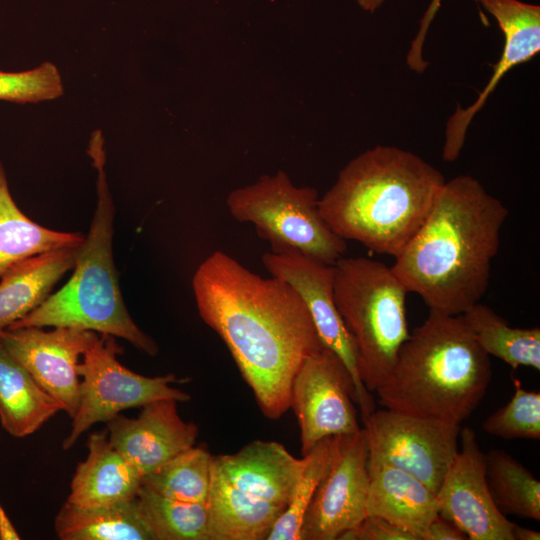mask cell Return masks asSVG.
<instances>
[{
	"label": "cell",
	"instance_id": "6da1fadb",
	"mask_svg": "<svg viewBox=\"0 0 540 540\" xmlns=\"http://www.w3.org/2000/svg\"><path fill=\"white\" fill-rule=\"evenodd\" d=\"M201 319L223 340L266 418L290 408L294 376L324 348L298 292L214 251L192 279Z\"/></svg>",
	"mask_w": 540,
	"mask_h": 540
},
{
	"label": "cell",
	"instance_id": "7a4b0ae2",
	"mask_svg": "<svg viewBox=\"0 0 540 540\" xmlns=\"http://www.w3.org/2000/svg\"><path fill=\"white\" fill-rule=\"evenodd\" d=\"M507 216L505 205L474 177L445 180L391 268L430 310L460 315L488 289Z\"/></svg>",
	"mask_w": 540,
	"mask_h": 540
},
{
	"label": "cell",
	"instance_id": "3957f363",
	"mask_svg": "<svg viewBox=\"0 0 540 540\" xmlns=\"http://www.w3.org/2000/svg\"><path fill=\"white\" fill-rule=\"evenodd\" d=\"M444 182L442 173L420 156L376 146L340 171L318 206L342 239L396 257L425 220Z\"/></svg>",
	"mask_w": 540,
	"mask_h": 540
},
{
	"label": "cell",
	"instance_id": "277c9868",
	"mask_svg": "<svg viewBox=\"0 0 540 540\" xmlns=\"http://www.w3.org/2000/svg\"><path fill=\"white\" fill-rule=\"evenodd\" d=\"M491 377L489 355L461 315L430 310L375 392L386 409L460 425L482 400Z\"/></svg>",
	"mask_w": 540,
	"mask_h": 540
},
{
	"label": "cell",
	"instance_id": "5b68a950",
	"mask_svg": "<svg viewBox=\"0 0 540 540\" xmlns=\"http://www.w3.org/2000/svg\"><path fill=\"white\" fill-rule=\"evenodd\" d=\"M88 152L97 169V204L73 274L62 288L8 329L69 327L94 331L125 339L155 356L159 352L157 343L133 321L120 291L112 250L115 207L99 134L92 139Z\"/></svg>",
	"mask_w": 540,
	"mask_h": 540
},
{
	"label": "cell",
	"instance_id": "8992f818",
	"mask_svg": "<svg viewBox=\"0 0 540 540\" xmlns=\"http://www.w3.org/2000/svg\"><path fill=\"white\" fill-rule=\"evenodd\" d=\"M305 459L281 443L255 440L212 457L209 540H265L286 509Z\"/></svg>",
	"mask_w": 540,
	"mask_h": 540
},
{
	"label": "cell",
	"instance_id": "52a82bcc",
	"mask_svg": "<svg viewBox=\"0 0 540 540\" xmlns=\"http://www.w3.org/2000/svg\"><path fill=\"white\" fill-rule=\"evenodd\" d=\"M408 291L384 263L342 257L334 265V300L351 335L360 379L369 392L386 380L409 337Z\"/></svg>",
	"mask_w": 540,
	"mask_h": 540
},
{
	"label": "cell",
	"instance_id": "ba28073f",
	"mask_svg": "<svg viewBox=\"0 0 540 540\" xmlns=\"http://www.w3.org/2000/svg\"><path fill=\"white\" fill-rule=\"evenodd\" d=\"M315 188L297 187L278 171L237 188L226 199L231 216L255 226L271 251H297L328 265L344 257L346 240L335 234L320 213Z\"/></svg>",
	"mask_w": 540,
	"mask_h": 540
},
{
	"label": "cell",
	"instance_id": "9c48e42d",
	"mask_svg": "<svg viewBox=\"0 0 540 540\" xmlns=\"http://www.w3.org/2000/svg\"><path fill=\"white\" fill-rule=\"evenodd\" d=\"M123 349L115 337L96 333L78 365L80 382L79 407L72 418V428L62 443L70 449L90 427L107 422L130 408L161 399L187 402L191 396L170 384L181 382L173 373L148 377L123 366L118 355Z\"/></svg>",
	"mask_w": 540,
	"mask_h": 540
},
{
	"label": "cell",
	"instance_id": "30bf717a",
	"mask_svg": "<svg viewBox=\"0 0 540 540\" xmlns=\"http://www.w3.org/2000/svg\"><path fill=\"white\" fill-rule=\"evenodd\" d=\"M363 423L369 464L403 470L437 493L459 449L460 425L386 408Z\"/></svg>",
	"mask_w": 540,
	"mask_h": 540
},
{
	"label": "cell",
	"instance_id": "8fae6325",
	"mask_svg": "<svg viewBox=\"0 0 540 540\" xmlns=\"http://www.w3.org/2000/svg\"><path fill=\"white\" fill-rule=\"evenodd\" d=\"M352 378L341 359L324 347L309 356L296 372L290 408L300 428L302 456L327 437L357 433V412Z\"/></svg>",
	"mask_w": 540,
	"mask_h": 540
},
{
	"label": "cell",
	"instance_id": "7c38bea8",
	"mask_svg": "<svg viewBox=\"0 0 540 540\" xmlns=\"http://www.w3.org/2000/svg\"><path fill=\"white\" fill-rule=\"evenodd\" d=\"M368 445L363 428L336 436L329 466L306 511L301 540H338L367 516Z\"/></svg>",
	"mask_w": 540,
	"mask_h": 540
},
{
	"label": "cell",
	"instance_id": "4fadbf2b",
	"mask_svg": "<svg viewBox=\"0 0 540 540\" xmlns=\"http://www.w3.org/2000/svg\"><path fill=\"white\" fill-rule=\"evenodd\" d=\"M262 263L271 276L288 282L303 299L324 347L344 363L353 381L355 402L362 420L374 410L370 392L362 383L353 339L334 300V265H328L297 251L267 252Z\"/></svg>",
	"mask_w": 540,
	"mask_h": 540
},
{
	"label": "cell",
	"instance_id": "5bb4252c",
	"mask_svg": "<svg viewBox=\"0 0 540 540\" xmlns=\"http://www.w3.org/2000/svg\"><path fill=\"white\" fill-rule=\"evenodd\" d=\"M460 447L436 493L438 514L470 540H513L515 523L494 504L485 477V453L474 430L460 429Z\"/></svg>",
	"mask_w": 540,
	"mask_h": 540
},
{
	"label": "cell",
	"instance_id": "9a60e30c",
	"mask_svg": "<svg viewBox=\"0 0 540 540\" xmlns=\"http://www.w3.org/2000/svg\"><path fill=\"white\" fill-rule=\"evenodd\" d=\"M97 332L69 327L5 329L0 342L71 418L80 402V358Z\"/></svg>",
	"mask_w": 540,
	"mask_h": 540
},
{
	"label": "cell",
	"instance_id": "2e32d148",
	"mask_svg": "<svg viewBox=\"0 0 540 540\" xmlns=\"http://www.w3.org/2000/svg\"><path fill=\"white\" fill-rule=\"evenodd\" d=\"M495 18L504 43L493 73L475 101L457 106L447 121L442 157L446 162L458 159L469 125L483 108L501 79L514 67L530 61L540 52V7L519 0H479Z\"/></svg>",
	"mask_w": 540,
	"mask_h": 540
},
{
	"label": "cell",
	"instance_id": "e0dca14e",
	"mask_svg": "<svg viewBox=\"0 0 540 540\" xmlns=\"http://www.w3.org/2000/svg\"><path fill=\"white\" fill-rule=\"evenodd\" d=\"M141 408L136 418L116 415L106 429L112 445L144 476L194 446L199 429L179 416L175 400H156Z\"/></svg>",
	"mask_w": 540,
	"mask_h": 540
},
{
	"label": "cell",
	"instance_id": "ac0fdd59",
	"mask_svg": "<svg viewBox=\"0 0 540 540\" xmlns=\"http://www.w3.org/2000/svg\"><path fill=\"white\" fill-rule=\"evenodd\" d=\"M87 448L72 477L68 502L93 507L137 497L143 475L112 445L107 429L90 433Z\"/></svg>",
	"mask_w": 540,
	"mask_h": 540
},
{
	"label": "cell",
	"instance_id": "d6986e66",
	"mask_svg": "<svg viewBox=\"0 0 540 540\" xmlns=\"http://www.w3.org/2000/svg\"><path fill=\"white\" fill-rule=\"evenodd\" d=\"M367 515H377L422 540L438 514L436 493L411 474L383 464H369Z\"/></svg>",
	"mask_w": 540,
	"mask_h": 540
},
{
	"label": "cell",
	"instance_id": "ffe728a7",
	"mask_svg": "<svg viewBox=\"0 0 540 540\" xmlns=\"http://www.w3.org/2000/svg\"><path fill=\"white\" fill-rule=\"evenodd\" d=\"M81 245L32 256L14 264L0 277V332L51 294L65 273L73 269Z\"/></svg>",
	"mask_w": 540,
	"mask_h": 540
},
{
	"label": "cell",
	"instance_id": "44dd1931",
	"mask_svg": "<svg viewBox=\"0 0 540 540\" xmlns=\"http://www.w3.org/2000/svg\"><path fill=\"white\" fill-rule=\"evenodd\" d=\"M61 404L15 360L0 342V423L16 438L36 432Z\"/></svg>",
	"mask_w": 540,
	"mask_h": 540
},
{
	"label": "cell",
	"instance_id": "7402d4cb",
	"mask_svg": "<svg viewBox=\"0 0 540 540\" xmlns=\"http://www.w3.org/2000/svg\"><path fill=\"white\" fill-rule=\"evenodd\" d=\"M54 527L61 540H153L137 497L93 507L66 501Z\"/></svg>",
	"mask_w": 540,
	"mask_h": 540
},
{
	"label": "cell",
	"instance_id": "603a6c76",
	"mask_svg": "<svg viewBox=\"0 0 540 540\" xmlns=\"http://www.w3.org/2000/svg\"><path fill=\"white\" fill-rule=\"evenodd\" d=\"M84 239L81 232L52 230L28 218L10 193L0 161V277L22 260L51 250L80 246Z\"/></svg>",
	"mask_w": 540,
	"mask_h": 540
},
{
	"label": "cell",
	"instance_id": "cb8c5ba5",
	"mask_svg": "<svg viewBox=\"0 0 540 540\" xmlns=\"http://www.w3.org/2000/svg\"><path fill=\"white\" fill-rule=\"evenodd\" d=\"M482 350L513 369L540 370V328L512 327L490 307L480 302L460 314Z\"/></svg>",
	"mask_w": 540,
	"mask_h": 540
},
{
	"label": "cell",
	"instance_id": "d4e9b609",
	"mask_svg": "<svg viewBox=\"0 0 540 540\" xmlns=\"http://www.w3.org/2000/svg\"><path fill=\"white\" fill-rule=\"evenodd\" d=\"M485 477L492 500L506 515L540 520V482L503 450L485 453Z\"/></svg>",
	"mask_w": 540,
	"mask_h": 540
},
{
	"label": "cell",
	"instance_id": "484cf974",
	"mask_svg": "<svg viewBox=\"0 0 540 540\" xmlns=\"http://www.w3.org/2000/svg\"><path fill=\"white\" fill-rule=\"evenodd\" d=\"M213 455L203 446H192L142 478V487L167 498L207 503Z\"/></svg>",
	"mask_w": 540,
	"mask_h": 540
},
{
	"label": "cell",
	"instance_id": "4316f807",
	"mask_svg": "<svg viewBox=\"0 0 540 540\" xmlns=\"http://www.w3.org/2000/svg\"><path fill=\"white\" fill-rule=\"evenodd\" d=\"M137 499L153 540H209L206 503L170 499L144 487Z\"/></svg>",
	"mask_w": 540,
	"mask_h": 540
},
{
	"label": "cell",
	"instance_id": "83f0119b",
	"mask_svg": "<svg viewBox=\"0 0 540 540\" xmlns=\"http://www.w3.org/2000/svg\"><path fill=\"white\" fill-rule=\"evenodd\" d=\"M336 436L319 441L307 454L289 503L274 523L266 540H301L302 523L314 493L325 474L335 446Z\"/></svg>",
	"mask_w": 540,
	"mask_h": 540
},
{
	"label": "cell",
	"instance_id": "f1b7e54d",
	"mask_svg": "<svg viewBox=\"0 0 540 540\" xmlns=\"http://www.w3.org/2000/svg\"><path fill=\"white\" fill-rule=\"evenodd\" d=\"M514 394L510 401L483 422V430L506 440L540 439V393L527 391L512 378Z\"/></svg>",
	"mask_w": 540,
	"mask_h": 540
},
{
	"label": "cell",
	"instance_id": "f546056e",
	"mask_svg": "<svg viewBox=\"0 0 540 540\" xmlns=\"http://www.w3.org/2000/svg\"><path fill=\"white\" fill-rule=\"evenodd\" d=\"M62 76L57 66L42 62L32 69L9 72L0 70V100L17 104H33L61 97Z\"/></svg>",
	"mask_w": 540,
	"mask_h": 540
},
{
	"label": "cell",
	"instance_id": "4dcf8cb0",
	"mask_svg": "<svg viewBox=\"0 0 540 540\" xmlns=\"http://www.w3.org/2000/svg\"><path fill=\"white\" fill-rule=\"evenodd\" d=\"M338 540H417V538L383 517L367 515L357 526L344 532Z\"/></svg>",
	"mask_w": 540,
	"mask_h": 540
},
{
	"label": "cell",
	"instance_id": "1f68e13d",
	"mask_svg": "<svg viewBox=\"0 0 540 540\" xmlns=\"http://www.w3.org/2000/svg\"><path fill=\"white\" fill-rule=\"evenodd\" d=\"M440 3L441 0L431 1L421 20L420 28L415 38L412 40L410 49L408 50L406 61L409 68L415 72L422 73L427 68L428 63L423 58V46L427 31L440 7Z\"/></svg>",
	"mask_w": 540,
	"mask_h": 540
},
{
	"label": "cell",
	"instance_id": "d6a6232c",
	"mask_svg": "<svg viewBox=\"0 0 540 540\" xmlns=\"http://www.w3.org/2000/svg\"><path fill=\"white\" fill-rule=\"evenodd\" d=\"M465 533L453 522L437 514L430 522L422 540H466Z\"/></svg>",
	"mask_w": 540,
	"mask_h": 540
},
{
	"label": "cell",
	"instance_id": "836d02e7",
	"mask_svg": "<svg viewBox=\"0 0 540 540\" xmlns=\"http://www.w3.org/2000/svg\"><path fill=\"white\" fill-rule=\"evenodd\" d=\"M513 540H539L540 533L536 530L514 524L512 529Z\"/></svg>",
	"mask_w": 540,
	"mask_h": 540
},
{
	"label": "cell",
	"instance_id": "e575fe53",
	"mask_svg": "<svg viewBox=\"0 0 540 540\" xmlns=\"http://www.w3.org/2000/svg\"><path fill=\"white\" fill-rule=\"evenodd\" d=\"M358 4L366 11H375L384 0H357Z\"/></svg>",
	"mask_w": 540,
	"mask_h": 540
},
{
	"label": "cell",
	"instance_id": "d590c367",
	"mask_svg": "<svg viewBox=\"0 0 540 540\" xmlns=\"http://www.w3.org/2000/svg\"><path fill=\"white\" fill-rule=\"evenodd\" d=\"M0 539H1V533H0Z\"/></svg>",
	"mask_w": 540,
	"mask_h": 540
}]
</instances>
